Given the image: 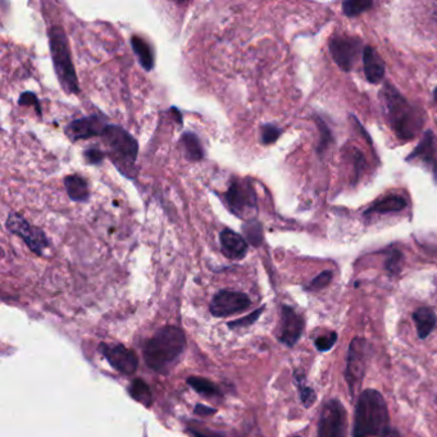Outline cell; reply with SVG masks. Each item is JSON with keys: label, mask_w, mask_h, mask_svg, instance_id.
I'll use <instances>...</instances> for the list:
<instances>
[{"label": "cell", "mask_w": 437, "mask_h": 437, "mask_svg": "<svg viewBox=\"0 0 437 437\" xmlns=\"http://www.w3.org/2000/svg\"><path fill=\"white\" fill-rule=\"evenodd\" d=\"M131 45H132V49H134L135 54L140 62L142 67L148 72L152 71L154 67V55H153V50H152L148 42L140 36H132L131 38Z\"/></svg>", "instance_id": "cell-20"}, {"label": "cell", "mask_w": 437, "mask_h": 437, "mask_svg": "<svg viewBox=\"0 0 437 437\" xmlns=\"http://www.w3.org/2000/svg\"><path fill=\"white\" fill-rule=\"evenodd\" d=\"M336 332H330L327 335H323V336L316 339V348L319 351H329L336 344Z\"/></svg>", "instance_id": "cell-29"}, {"label": "cell", "mask_w": 437, "mask_h": 437, "mask_svg": "<svg viewBox=\"0 0 437 437\" xmlns=\"http://www.w3.org/2000/svg\"><path fill=\"white\" fill-rule=\"evenodd\" d=\"M64 188L68 196L74 202H86L90 198V188L88 181L79 175H69L64 177Z\"/></svg>", "instance_id": "cell-17"}, {"label": "cell", "mask_w": 437, "mask_h": 437, "mask_svg": "<svg viewBox=\"0 0 437 437\" xmlns=\"http://www.w3.org/2000/svg\"><path fill=\"white\" fill-rule=\"evenodd\" d=\"M18 104L20 106H26V107H34L35 110L38 115H41V108L39 104V99L38 96L31 93V91H26L23 94L21 95L20 99H18Z\"/></svg>", "instance_id": "cell-31"}, {"label": "cell", "mask_w": 437, "mask_h": 437, "mask_svg": "<svg viewBox=\"0 0 437 437\" xmlns=\"http://www.w3.org/2000/svg\"><path fill=\"white\" fill-rule=\"evenodd\" d=\"M220 242L223 256L232 261L242 259L248 253V242L234 229H222V232L220 234Z\"/></svg>", "instance_id": "cell-15"}, {"label": "cell", "mask_w": 437, "mask_h": 437, "mask_svg": "<svg viewBox=\"0 0 437 437\" xmlns=\"http://www.w3.org/2000/svg\"><path fill=\"white\" fill-rule=\"evenodd\" d=\"M130 392H131V397H134L135 400L140 402L147 407H149L153 402V397H152V392H150L148 385L145 384L142 380H135L134 382L131 384V387H130Z\"/></svg>", "instance_id": "cell-24"}, {"label": "cell", "mask_w": 437, "mask_h": 437, "mask_svg": "<svg viewBox=\"0 0 437 437\" xmlns=\"http://www.w3.org/2000/svg\"><path fill=\"white\" fill-rule=\"evenodd\" d=\"M303 330V317L299 316L295 310L290 307H283L281 326L278 332L280 341L288 346H294L302 336Z\"/></svg>", "instance_id": "cell-13"}, {"label": "cell", "mask_w": 437, "mask_h": 437, "mask_svg": "<svg viewBox=\"0 0 437 437\" xmlns=\"http://www.w3.org/2000/svg\"><path fill=\"white\" fill-rule=\"evenodd\" d=\"M188 382L194 390L198 391L202 395L212 397V395H215L218 392L215 385L212 384L208 380L202 378V377H191V378H188Z\"/></svg>", "instance_id": "cell-25"}, {"label": "cell", "mask_w": 437, "mask_h": 437, "mask_svg": "<svg viewBox=\"0 0 437 437\" xmlns=\"http://www.w3.org/2000/svg\"><path fill=\"white\" fill-rule=\"evenodd\" d=\"M101 350L107 358L110 365L122 375H134L137 370V357L132 350L125 348L123 345H101Z\"/></svg>", "instance_id": "cell-12"}, {"label": "cell", "mask_w": 437, "mask_h": 437, "mask_svg": "<svg viewBox=\"0 0 437 437\" xmlns=\"http://www.w3.org/2000/svg\"><path fill=\"white\" fill-rule=\"evenodd\" d=\"M413 321L416 323L419 339H426L430 336L432 331L435 330L437 318L433 310L427 307H422L413 313Z\"/></svg>", "instance_id": "cell-18"}, {"label": "cell", "mask_w": 437, "mask_h": 437, "mask_svg": "<svg viewBox=\"0 0 437 437\" xmlns=\"http://www.w3.org/2000/svg\"><path fill=\"white\" fill-rule=\"evenodd\" d=\"M242 232L246 237V240L253 245V246H259L263 242V229L262 225L258 222L256 220H248L246 223L242 226Z\"/></svg>", "instance_id": "cell-23"}, {"label": "cell", "mask_w": 437, "mask_h": 437, "mask_svg": "<svg viewBox=\"0 0 437 437\" xmlns=\"http://www.w3.org/2000/svg\"><path fill=\"white\" fill-rule=\"evenodd\" d=\"M107 126L108 123H106L104 117L98 115H89L69 122L64 127V132L71 142H76L95 136H101L104 134Z\"/></svg>", "instance_id": "cell-11"}, {"label": "cell", "mask_w": 437, "mask_h": 437, "mask_svg": "<svg viewBox=\"0 0 437 437\" xmlns=\"http://www.w3.org/2000/svg\"><path fill=\"white\" fill-rule=\"evenodd\" d=\"M296 437H300V436H296Z\"/></svg>", "instance_id": "cell-40"}, {"label": "cell", "mask_w": 437, "mask_h": 437, "mask_svg": "<svg viewBox=\"0 0 437 437\" xmlns=\"http://www.w3.org/2000/svg\"><path fill=\"white\" fill-rule=\"evenodd\" d=\"M348 416L343 404L336 399L323 405L319 424L318 437H346Z\"/></svg>", "instance_id": "cell-9"}, {"label": "cell", "mask_w": 437, "mask_h": 437, "mask_svg": "<svg viewBox=\"0 0 437 437\" xmlns=\"http://www.w3.org/2000/svg\"><path fill=\"white\" fill-rule=\"evenodd\" d=\"M368 359V344L363 337H356L350 344L345 380L349 386L351 397H356L362 386L365 365Z\"/></svg>", "instance_id": "cell-7"}, {"label": "cell", "mask_w": 437, "mask_h": 437, "mask_svg": "<svg viewBox=\"0 0 437 437\" xmlns=\"http://www.w3.org/2000/svg\"><path fill=\"white\" fill-rule=\"evenodd\" d=\"M433 95H435V99L437 101V88L435 89V93H433Z\"/></svg>", "instance_id": "cell-39"}, {"label": "cell", "mask_w": 437, "mask_h": 437, "mask_svg": "<svg viewBox=\"0 0 437 437\" xmlns=\"http://www.w3.org/2000/svg\"><path fill=\"white\" fill-rule=\"evenodd\" d=\"M330 50L337 64L344 71H350L359 53V41L346 36H336L331 39Z\"/></svg>", "instance_id": "cell-14"}, {"label": "cell", "mask_w": 437, "mask_h": 437, "mask_svg": "<svg viewBox=\"0 0 437 437\" xmlns=\"http://www.w3.org/2000/svg\"><path fill=\"white\" fill-rule=\"evenodd\" d=\"M49 45L53 59L54 71L59 80L62 89L67 94H79L80 86L74 62L71 57V49L64 28L53 26L49 30Z\"/></svg>", "instance_id": "cell-3"}, {"label": "cell", "mask_w": 437, "mask_h": 437, "mask_svg": "<svg viewBox=\"0 0 437 437\" xmlns=\"http://www.w3.org/2000/svg\"><path fill=\"white\" fill-rule=\"evenodd\" d=\"M6 226L9 232L21 237L36 256H42L44 250L49 248L50 245L45 232L39 227L33 226L31 223L27 222L23 215H18V213H11L8 215Z\"/></svg>", "instance_id": "cell-8"}, {"label": "cell", "mask_w": 437, "mask_h": 437, "mask_svg": "<svg viewBox=\"0 0 437 437\" xmlns=\"http://www.w3.org/2000/svg\"><path fill=\"white\" fill-rule=\"evenodd\" d=\"M250 307L249 296L240 291L222 290L215 294L210 303V313L217 318L232 316Z\"/></svg>", "instance_id": "cell-10"}, {"label": "cell", "mask_w": 437, "mask_h": 437, "mask_svg": "<svg viewBox=\"0 0 437 437\" xmlns=\"http://www.w3.org/2000/svg\"><path fill=\"white\" fill-rule=\"evenodd\" d=\"M372 1H365V0H350L344 3L343 9L344 13L349 17L358 16V14L363 13L365 11H368L372 7Z\"/></svg>", "instance_id": "cell-26"}, {"label": "cell", "mask_w": 437, "mask_h": 437, "mask_svg": "<svg viewBox=\"0 0 437 437\" xmlns=\"http://www.w3.org/2000/svg\"><path fill=\"white\" fill-rule=\"evenodd\" d=\"M84 157H85V159H86L89 164H99V163H101V161L104 159L106 153H103L99 149L93 148L86 150V152L84 153Z\"/></svg>", "instance_id": "cell-33"}, {"label": "cell", "mask_w": 437, "mask_h": 437, "mask_svg": "<svg viewBox=\"0 0 437 437\" xmlns=\"http://www.w3.org/2000/svg\"><path fill=\"white\" fill-rule=\"evenodd\" d=\"M411 158H419L426 163H430L431 166L435 169L437 175V161L435 158V142H433V135L431 131L424 135V140L418 145V148L412 153Z\"/></svg>", "instance_id": "cell-21"}, {"label": "cell", "mask_w": 437, "mask_h": 437, "mask_svg": "<svg viewBox=\"0 0 437 437\" xmlns=\"http://www.w3.org/2000/svg\"><path fill=\"white\" fill-rule=\"evenodd\" d=\"M227 208L239 218H249L256 215V195L253 186L246 180L236 178L225 194Z\"/></svg>", "instance_id": "cell-6"}, {"label": "cell", "mask_w": 437, "mask_h": 437, "mask_svg": "<svg viewBox=\"0 0 437 437\" xmlns=\"http://www.w3.org/2000/svg\"><path fill=\"white\" fill-rule=\"evenodd\" d=\"M296 381H297V387H299V391H300L302 402L305 405V408H310V405H313V403L317 400L316 392H314L313 389H310V386L305 385L304 376H297L296 375Z\"/></svg>", "instance_id": "cell-27"}, {"label": "cell", "mask_w": 437, "mask_h": 437, "mask_svg": "<svg viewBox=\"0 0 437 437\" xmlns=\"http://www.w3.org/2000/svg\"><path fill=\"white\" fill-rule=\"evenodd\" d=\"M180 147H181L183 155L188 158V161H199L204 158V149L199 137L194 132H185L180 139Z\"/></svg>", "instance_id": "cell-19"}, {"label": "cell", "mask_w": 437, "mask_h": 437, "mask_svg": "<svg viewBox=\"0 0 437 437\" xmlns=\"http://www.w3.org/2000/svg\"><path fill=\"white\" fill-rule=\"evenodd\" d=\"M385 437H400V435L397 433V431L390 430V432Z\"/></svg>", "instance_id": "cell-37"}, {"label": "cell", "mask_w": 437, "mask_h": 437, "mask_svg": "<svg viewBox=\"0 0 437 437\" xmlns=\"http://www.w3.org/2000/svg\"><path fill=\"white\" fill-rule=\"evenodd\" d=\"M191 432L194 433V436L195 437H221L217 436L215 433H213V432H209V431L193 430Z\"/></svg>", "instance_id": "cell-36"}, {"label": "cell", "mask_w": 437, "mask_h": 437, "mask_svg": "<svg viewBox=\"0 0 437 437\" xmlns=\"http://www.w3.org/2000/svg\"><path fill=\"white\" fill-rule=\"evenodd\" d=\"M262 312L263 308H261V310L253 312V313L248 317H244V318L239 319V321H234V322L229 323V329H239V327H245V326L253 324V323L256 322V319L259 318Z\"/></svg>", "instance_id": "cell-32"}, {"label": "cell", "mask_w": 437, "mask_h": 437, "mask_svg": "<svg viewBox=\"0 0 437 437\" xmlns=\"http://www.w3.org/2000/svg\"><path fill=\"white\" fill-rule=\"evenodd\" d=\"M364 74L367 80L377 84L384 79L385 64L373 47H365L363 50Z\"/></svg>", "instance_id": "cell-16"}, {"label": "cell", "mask_w": 437, "mask_h": 437, "mask_svg": "<svg viewBox=\"0 0 437 437\" xmlns=\"http://www.w3.org/2000/svg\"><path fill=\"white\" fill-rule=\"evenodd\" d=\"M390 430V417L384 397L373 389L364 390L358 399L353 437H385Z\"/></svg>", "instance_id": "cell-1"}, {"label": "cell", "mask_w": 437, "mask_h": 437, "mask_svg": "<svg viewBox=\"0 0 437 437\" xmlns=\"http://www.w3.org/2000/svg\"><path fill=\"white\" fill-rule=\"evenodd\" d=\"M281 135V130L275 125H264L262 127V135L261 139L264 145H269L276 142Z\"/></svg>", "instance_id": "cell-28"}, {"label": "cell", "mask_w": 437, "mask_h": 437, "mask_svg": "<svg viewBox=\"0 0 437 437\" xmlns=\"http://www.w3.org/2000/svg\"><path fill=\"white\" fill-rule=\"evenodd\" d=\"M382 96L386 101L387 115L394 131L400 139L411 140L422 126V120L416 109L409 106V103L395 89L390 86L382 90Z\"/></svg>", "instance_id": "cell-4"}, {"label": "cell", "mask_w": 437, "mask_h": 437, "mask_svg": "<svg viewBox=\"0 0 437 437\" xmlns=\"http://www.w3.org/2000/svg\"><path fill=\"white\" fill-rule=\"evenodd\" d=\"M101 137L107 145L108 155L122 174H131L139 153V144L134 136L121 126L108 125Z\"/></svg>", "instance_id": "cell-5"}, {"label": "cell", "mask_w": 437, "mask_h": 437, "mask_svg": "<svg viewBox=\"0 0 437 437\" xmlns=\"http://www.w3.org/2000/svg\"><path fill=\"white\" fill-rule=\"evenodd\" d=\"M186 345V337L178 327L166 326L155 334L145 345V362L152 370H166L175 363Z\"/></svg>", "instance_id": "cell-2"}, {"label": "cell", "mask_w": 437, "mask_h": 437, "mask_svg": "<svg viewBox=\"0 0 437 437\" xmlns=\"http://www.w3.org/2000/svg\"><path fill=\"white\" fill-rule=\"evenodd\" d=\"M215 412V409H212V408H208V407H205V405H202V404H199V405H198V407H196L195 408V413H198V414H200V416L213 414Z\"/></svg>", "instance_id": "cell-35"}, {"label": "cell", "mask_w": 437, "mask_h": 437, "mask_svg": "<svg viewBox=\"0 0 437 437\" xmlns=\"http://www.w3.org/2000/svg\"><path fill=\"white\" fill-rule=\"evenodd\" d=\"M402 261V254L399 251H395L392 256H391L389 262L386 264L387 269L390 271L391 273H395L399 271V263Z\"/></svg>", "instance_id": "cell-34"}, {"label": "cell", "mask_w": 437, "mask_h": 437, "mask_svg": "<svg viewBox=\"0 0 437 437\" xmlns=\"http://www.w3.org/2000/svg\"><path fill=\"white\" fill-rule=\"evenodd\" d=\"M432 17L437 22V3L433 6V9H432Z\"/></svg>", "instance_id": "cell-38"}, {"label": "cell", "mask_w": 437, "mask_h": 437, "mask_svg": "<svg viewBox=\"0 0 437 437\" xmlns=\"http://www.w3.org/2000/svg\"><path fill=\"white\" fill-rule=\"evenodd\" d=\"M331 280H332V272H331V271H324V272L319 273V275L310 283L308 289L314 290V291L322 290L323 288H326V286L331 283Z\"/></svg>", "instance_id": "cell-30"}, {"label": "cell", "mask_w": 437, "mask_h": 437, "mask_svg": "<svg viewBox=\"0 0 437 437\" xmlns=\"http://www.w3.org/2000/svg\"><path fill=\"white\" fill-rule=\"evenodd\" d=\"M407 207L405 199L399 195H391L385 198L382 200L376 203L372 208L367 212V215L370 213H392V212H400Z\"/></svg>", "instance_id": "cell-22"}]
</instances>
